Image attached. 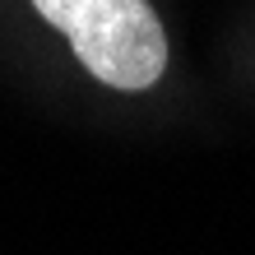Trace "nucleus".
<instances>
[{
  "instance_id": "1",
  "label": "nucleus",
  "mask_w": 255,
  "mask_h": 255,
  "mask_svg": "<svg viewBox=\"0 0 255 255\" xmlns=\"http://www.w3.org/2000/svg\"><path fill=\"white\" fill-rule=\"evenodd\" d=\"M70 37L79 65L116 93H144L167 70V33L148 0H33Z\"/></svg>"
}]
</instances>
